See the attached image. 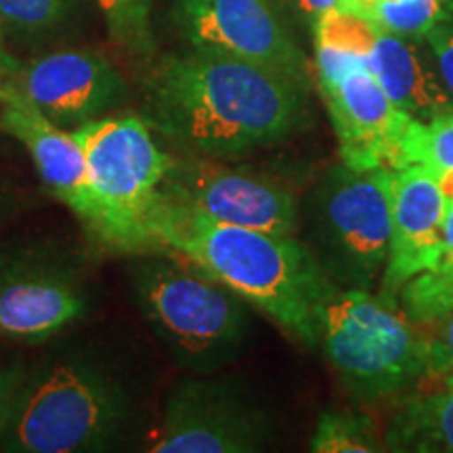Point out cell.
Masks as SVG:
<instances>
[{
    "instance_id": "6da1fadb",
    "label": "cell",
    "mask_w": 453,
    "mask_h": 453,
    "mask_svg": "<svg viewBox=\"0 0 453 453\" xmlns=\"http://www.w3.org/2000/svg\"><path fill=\"white\" fill-rule=\"evenodd\" d=\"M145 120L189 154L235 157L303 133L309 88L240 57L191 49L156 67Z\"/></svg>"
},
{
    "instance_id": "7a4b0ae2",
    "label": "cell",
    "mask_w": 453,
    "mask_h": 453,
    "mask_svg": "<svg viewBox=\"0 0 453 453\" xmlns=\"http://www.w3.org/2000/svg\"><path fill=\"white\" fill-rule=\"evenodd\" d=\"M154 250L179 254L267 313L304 347H319L321 311L338 290L294 235L226 225L157 196L147 219Z\"/></svg>"
},
{
    "instance_id": "3957f363",
    "label": "cell",
    "mask_w": 453,
    "mask_h": 453,
    "mask_svg": "<svg viewBox=\"0 0 453 453\" xmlns=\"http://www.w3.org/2000/svg\"><path fill=\"white\" fill-rule=\"evenodd\" d=\"M133 420V399L99 361L65 355L26 373L0 437L11 453L105 451Z\"/></svg>"
},
{
    "instance_id": "277c9868",
    "label": "cell",
    "mask_w": 453,
    "mask_h": 453,
    "mask_svg": "<svg viewBox=\"0 0 453 453\" xmlns=\"http://www.w3.org/2000/svg\"><path fill=\"white\" fill-rule=\"evenodd\" d=\"M130 283L145 321L183 370L211 376L246 347V300L191 260L145 252L130 267Z\"/></svg>"
},
{
    "instance_id": "5b68a950",
    "label": "cell",
    "mask_w": 453,
    "mask_h": 453,
    "mask_svg": "<svg viewBox=\"0 0 453 453\" xmlns=\"http://www.w3.org/2000/svg\"><path fill=\"white\" fill-rule=\"evenodd\" d=\"M319 347L355 399L378 401L428 378V332L367 290H336L321 311Z\"/></svg>"
},
{
    "instance_id": "8992f818",
    "label": "cell",
    "mask_w": 453,
    "mask_h": 453,
    "mask_svg": "<svg viewBox=\"0 0 453 453\" xmlns=\"http://www.w3.org/2000/svg\"><path fill=\"white\" fill-rule=\"evenodd\" d=\"M393 170H327L304 202V246L338 290H370L388 258Z\"/></svg>"
},
{
    "instance_id": "52a82bcc",
    "label": "cell",
    "mask_w": 453,
    "mask_h": 453,
    "mask_svg": "<svg viewBox=\"0 0 453 453\" xmlns=\"http://www.w3.org/2000/svg\"><path fill=\"white\" fill-rule=\"evenodd\" d=\"M88 164L97 206L95 235L124 252H154L147 219L173 156L160 150L141 116H104L73 128Z\"/></svg>"
},
{
    "instance_id": "ba28073f",
    "label": "cell",
    "mask_w": 453,
    "mask_h": 453,
    "mask_svg": "<svg viewBox=\"0 0 453 453\" xmlns=\"http://www.w3.org/2000/svg\"><path fill=\"white\" fill-rule=\"evenodd\" d=\"M275 424L271 413L234 382L200 378L170 390L147 441L156 453H257L267 449Z\"/></svg>"
},
{
    "instance_id": "9c48e42d",
    "label": "cell",
    "mask_w": 453,
    "mask_h": 453,
    "mask_svg": "<svg viewBox=\"0 0 453 453\" xmlns=\"http://www.w3.org/2000/svg\"><path fill=\"white\" fill-rule=\"evenodd\" d=\"M160 197L226 225L280 235H294L298 226V203L286 187L267 174L229 166L217 157L173 156Z\"/></svg>"
},
{
    "instance_id": "30bf717a",
    "label": "cell",
    "mask_w": 453,
    "mask_h": 453,
    "mask_svg": "<svg viewBox=\"0 0 453 453\" xmlns=\"http://www.w3.org/2000/svg\"><path fill=\"white\" fill-rule=\"evenodd\" d=\"M173 15L191 49L240 57L311 87L307 57L273 0H174Z\"/></svg>"
},
{
    "instance_id": "8fae6325",
    "label": "cell",
    "mask_w": 453,
    "mask_h": 453,
    "mask_svg": "<svg viewBox=\"0 0 453 453\" xmlns=\"http://www.w3.org/2000/svg\"><path fill=\"white\" fill-rule=\"evenodd\" d=\"M87 311V288L67 265L38 254L0 258V336L42 342Z\"/></svg>"
},
{
    "instance_id": "7c38bea8",
    "label": "cell",
    "mask_w": 453,
    "mask_h": 453,
    "mask_svg": "<svg viewBox=\"0 0 453 453\" xmlns=\"http://www.w3.org/2000/svg\"><path fill=\"white\" fill-rule=\"evenodd\" d=\"M11 88L50 122L76 124L104 118L127 99L122 73L104 55L87 49L55 50L21 65Z\"/></svg>"
},
{
    "instance_id": "4fadbf2b",
    "label": "cell",
    "mask_w": 453,
    "mask_h": 453,
    "mask_svg": "<svg viewBox=\"0 0 453 453\" xmlns=\"http://www.w3.org/2000/svg\"><path fill=\"white\" fill-rule=\"evenodd\" d=\"M321 97L338 137L342 164L355 170H395L396 151L413 116L395 107L367 65H357L330 84Z\"/></svg>"
},
{
    "instance_id": "5bb4252c",
    "label": "cell",
    "mask_w": 453,
    "mask_h": 453,
    "mask_svg": "<svg viewBox=\"0 0 453 453\" xmlns=\"http://www.w3.org/2000/svg\"><path fill=\"white\" fill-rule=\"evenodd\" d=\"M445 196L434 173L413 164L393 170L388 258L382 271L380 296L396 303L411 277L434 269L443 252Z\"/></svg>"
},
{
    "instance_id": "9a60e30c",
    "label": "cell",
    "mask_w": 453,
    "mask_h": 453,
    "mask_svg": "<svg viewBox=\"0 0 453 453\" xmlns=\"http://www.w3.org/2000/svg\"><path fill=\"white\" fill-rule=\"evenodd\" d=\"M0 110V128L26 147L50 194L95 234L97 206L90 189L87 156L73 130L50 122L15 90Z\"/></svg>"
},
{
    "instance_id": "2e32d148",
    "label": "cell",
    "mask_w": 453,
    "mask_h": 453,
    "mask_svg": "<svg viewBox=\"0 0 453 453\" xmlns=\"http://www.w3.org/2000/svg\"><path fill=\"white\" fill-rule=\"evenodd\" d=\"M367 67L395 107L418 120L426 122L439 113L453 111L451 93L424 57L416 38L378 30L367 55Z\"/></svg>"
},
{
    "instance_id": "e0dca14e",
    "label": "cell",
    "mask_w": 453,
    "mask_h": 453,
    "mask_svg": "<svg viewBox=\"0 0 453 453\" xmlns=\"http://www.w3.org/2000/svg\"><path fill=\"white\" fill-rule=\"evenodd\" d=\"M410 396L384 433L387 451L453 453V380Z\"/></svg>"
},
{
    "instance_id": "ac0fdd59",
    "label": "cell",
    "mask_w": 453,
    "mask_h": 453,
    "mask_svg": "<svg viewBox=\"0 0 453 453\" xmlns=\"http://www.w3.org/2000/svg\"><path fill=\"white\" fill-rule=\"evenodd\" d=\"M413 164L426 166L434 177L453 173V111L439 113L426 122L411 118L396 151L395 170Z\"/></svg>"
},
{
    "instance_id": "d6986e66",
    "label": "cell",
    "mask_w": 453,
    "mask_h": 453,
    "mask_svg": "<svg viewBox=\"0 0 453 453\" xmlns=\"http://www.w3.org/2000/svg\"><path fill=\"white\" fill-rule=\"evenodd\" d=\"M353 11L367 17L380 32L407 38L426 36L441 21L451 19L445 0H372Z\"/></svg>"
},
{
    "instance_id": "ffe728a7",
    "label": "cell",
    "mask_w": 453,
    "mask_h": 453,
    "mask_svg": "<svg viewBox=\"0 0 453 453\" xmlns=\"http://www.w3.org/2000/svg\"><path fill=\"white\" fill-rule=\"evenodd\" d=\"M311 451L317 453H378L387 451L370 416L357 411L327 410L317 420L311 437Z\"/></svg>"
},
{
    "instance_id": "44dd1931",
    "label": "cell",
    "mask_w": 453,
    "mask_h": 453,
    "mask_svg": "<svg viewBox=\"0 0 453 453\" xmlns=\"http://www.w3.org/2000/svg\"><path fill=\"white\" fill-rule=\"evenodd\" d=\"M111 42L137 59L156 53L151 9L154 0H97Z\"/></svg>"
},
{
    "instance_id": "7402d4cb",
    "label": "cell",
    "mask_w": 453,
    "mask_h": 453,
    "mask_svg": "<svg viewBox=\"0 0 453 453\" xmlns=\"http://www.w3.org/2000/svg\"><path fill=\"white\" fill-rule=\"evenodd\" d=\"M76 0H0V24L24 34H44L70 19Z\"/></svg>"
},
{
    "instance_id": "603a6c76",
    "label": "cell",
    "mask_w": 453,
    "mask_h": 453,
    "mask_svg": "<svg viewBox=\"0 0 453 453\" xmlns=\"http://www.w3.org/2000/svg\"><path fill=\"white\" fill-rule=\"evenodd\" d=\"M428 332L430 380H453V313L437 324L424 327Z\"/></svg>"
},
{
    "instance_id": "cb8c5ba5",
    "label": "cell",
    "mask_w": 453,
    "mask_h": 453,
    "mask_svg": "<svg viewBox=\"0 0 453 453\" xmlns=\"http://www.w3.org/2000/svg\"><path fill=\"white\" fill-rule=\"evenodd\" d=\"M424 38L437 61L441 81L453 97V21H441Z\"/></svg>"
},
{
    "instance_id": "d4e9b609",
    "label": "cell",
    "mask_w": 453,
    "mask_h": 453,
    "mask_svg": "<svg viewBox=\"0 0 453 453\" xmlns=\"http://www.w3.org/2000/svg\"><path fill=\"white\" fill-rule=\"evenodd\" d=\"M26 372L24 367L0 365V437H3L4 428H7V422L11 418V410H13L17 390L21 387V380H24Z\"/></svg>"
},
{
    "instance_id": "484cf974",
    "label": "cell",
    "mask_w": 453,
    "mask_h": 453,
    "mask_svg": "<svg viewBox=\"0 0 453 453\" xmlns=\"http://www.w3.org/2000/svg\"><path fill=\"white\" fill-rule=\"evenodd\" d=\"M437 269L453 277V200L445 202V217H443V252Z\"/></svg>"
},
{
    "instance_id": "4316f807",
    "label": "cell",
    "mask_w": 453,
    "mask_h": 453,
    "mask_svg": "<svg viewBox=\"0 0 453 453\" xmlns=\"http://www.w3.org/2000/svg\"><path fill=\"white\" fill-rule=\"evenodd\" d=\"M294 4H296V9L300 11L303 15H307L311 21L319 19L321 15L327 13V11L336 9L342 4V0H294Z\"/></svg>"
},
{
    "instance_id": "83f0119b",
    "label": "cell",
    "mask_w": 453,
    "mask_h": 453,
    "mask_svg": "<svg viewBox=\"0 0 453 453\" xmlns=\"http://www.w3.org/2000/svg\"><path fill=\"white\" fill-rule=\"evenodd\" d=\"M19 64H17V59L13 55L9 53L7 44H4V38H3V24H0V76L4 78H13L17 72H19Z\"/></svg>"
},
{
    "instance_id": "f1b7e54d",
    "label": "cell",
    "mask_w": 453,
    "mask_h": 453,
    "mask_svg": "<svg viewBox=\"0 0 453 453\" xmlns=\"http://www.w3.org/2000/svg\"><path fill=\"white\" fill-rule=\"evenodd\" d=\"M11 97H13V88H11L9 78L0 76V107L7 104Z\"/></svg>"
},
{
    "instance_id": "f546056e",
    "label": "cell",
    "mask_w": 453,
    "mask_h": 453,
    "mask_svg": "<svg viewBox=\"0 0 453 453\" xmlns=\"http://www.w3.org/2000/svg\"><path fill=\"white\" fill-rule=\"evenodd\" d=\"M445 3H447V7H449V9L453 11V0H445Z\"/></svg>"
}]
</instances>
